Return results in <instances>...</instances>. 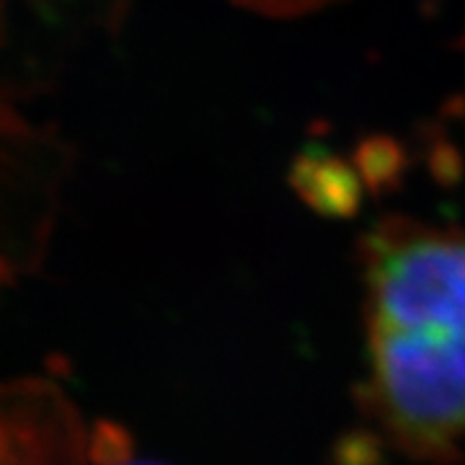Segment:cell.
<instances>
[{
  "mask_svg": "<svg viewBox=\"0 0 465 465\" xmlns=\"http://www.w3.org/2000/svg\"><path fill=\"white\" fill-rule=\"evenodd\" d=\"M367 411L411 458L455 460L465 434V231L388 220L362 243Z\"/></svg>",
  "mask_w": 465,
  "mask_h": 465,
  "instance_id": "obj_1",
  "label": "cell"
},
{
  "mask_svg": "<svg viewBox=\"0 0 465 465\" xmlns=\"http://www.w3.org/2000/svg\"><path fill=\"white\" fill-rule=\"evenodd\" d=\"M329 465H385V445L370 430H349L336 437Z\"/></svg>",
  "mask_w": 465,
  "mask_h": 465,
  "instance_id": "obj_2",
  "label": "cell"
},
{
  "mask_svg": "<svg viewBox=\"0 0 465 465\" xmlns=\"http://www.w3.org/2000/svg\"><path fill=\"white\" fill-rule=\"evenodd\" d=\"M114 465H155V463H124V460H122V458H119V460H116Z\"/></svg>",
  "mask_w": 465,
  "mask_h": 465,
  "instance_id": "obj_3",
  "label": "cell"
}]
</instances>
